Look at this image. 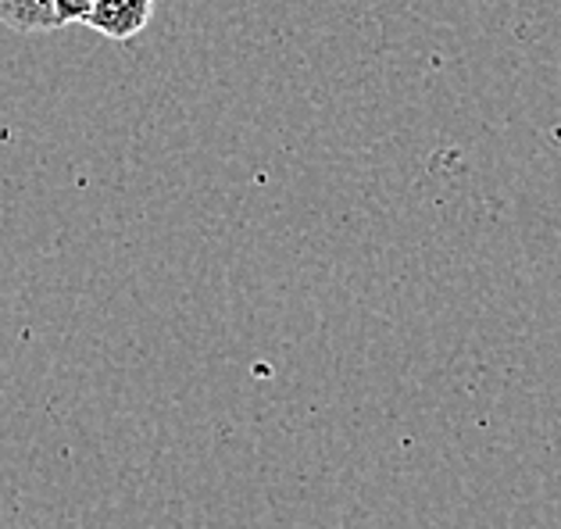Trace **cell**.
I'll return each instance as SVG.
<instances>
[{
  "label": "cell",
  "instance_id": "obj_3",
  "mask_svg": "<svg viewBox=\"0 0 561 529\" xmlns=\"http://www.w3.org/2000/svg\"><path fill=\"white\" fill-rule=\"evenodd\" d=\"M93 0H54V22L61 25H87Z\"/></svg>",
  "mask_w": 561,
  "mask_h": 529
},
{
  "label": "cell",
  "instance_id": "obj_2",
  "mask_svg": "<svg viewBox=\"0 0 561 529\" xmlns=\"http://www.w3.org/2000/svg\"><path fill=\"white\" fill-rule=\"evenodd\" d=\"M0 25L15 33H54V0H0Z\"/></svg>",
  "mask_w": 561,
  "mask_h": 529
},
{
  "label": "cell",
  "instance_id": "obj_1",
  "mask_svg": "<svg viewBox=\"0 0 561 529\" xmlns=\"http://www.w3.org/2000/svg\"><path fill=\"white\" fill-rule=\"evenodd\" d=\"M158 0H93L87 25L107 39H133L140 36L154 19Z\"/></svg>",
  "mask_w": 561,
  "mask_h": 529
}]
</instances>
